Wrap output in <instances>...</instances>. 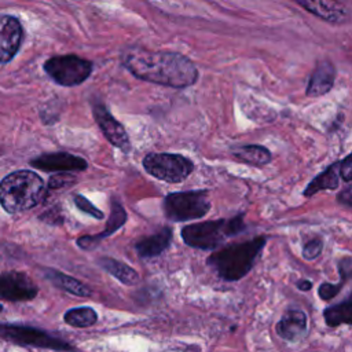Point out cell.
<instances>
[{
  "mask_svg": "<svg viewBox=\"0 0 352 352\" xmlns=\"http://www.w3.org/2000/svg\"><path fill=\"white\" fill-rule=\"evenodd\" d=\"M323 249V242L320 239H312L308 243H305L302 249V257L305 260H314L316 258Z\"/></svg>",
  "mask_w": 352,
  "mask_h": 352,
  "instance_id": "obj_27",
  "label": "cell"
},
{
  "mask_svg": "<svg viewBox=\"0 0 352 352\" xmlns=\"http://www.w3.org/2000/svg\"><path fill=\"white\" fill-rule=\"evenodd\" d=\"M0 338L10 341L21 346H33L41 349H54V351H72L74 349L67 341L37 327L12 324V323H0Z\"/></svg>",
  "mask_w": 352,
  "mask_h": 352,
  "instance_id": "obj_8",
  "label": "cell"
},
{
  "mask_svg": "<svg viewBox=\"0 0 352 352\" xmlns=\"http://www.w3.org/2000/svg\"><path fill=\"white\" fill-rule=\"evenodd\" d=\"M92 113H94V118H95L98 126L100 128V131L103 132L104 138L114 147L122 150L124 153H129L131 143H129L128 133H126L125 128L122 126V124H120L114 118V116L107 110V107L103 103L96 102L92 104Z\"/></svg>",
  "mask_w": 352,
  "mask_h": 352,
  "instance_id": "obj_10",
  "label": "cell"
},
{
  "mask_svg": "<svg viewBox=\"0 0 352 352\" xmlns=\"http://www.w3.org/2000/svg\"><path fill=\"white\" fill-rule=\"evenodd\" d=\"M243 230V214H238L230 219L199 221L184 226L180 235L184 243L194 249L214 250L224 241L241 234Z\"/></svg>",
  "mask_w": 352,
  "mask_h": 352,
  "instance_id": "obj_4",
  "label": "cell"
},
{
  "mask_svg": "<svg viewBox=\"0 0 352 352\" xmlns=\"http://www.w3.org/2000/svg\"><path fill=\"white\" fill-rule=\"evenodd\" d=\"M126 221V212L124 209V206L121 204H118L117 201L111 202V213L110 217L107 220V224L104 227V230L100 234L96 235H82L80 236L76 242L77 246L81 248L82 250H92L95 249L102 239L113 235L118 228H121Z\"/></svg>",
  "mask_w": 352,
  "mask_h": 352,
  "instance_id": "obj_14",
  "label": "cell"
},
{
  "mask_svg": "<svg viewBox=\"0 0 352 352\" xmlns=\"http://www.w3.org/2000/svg\"><path fill=\"white\" fill-rule=\"evenodd\" d=\"M44 195V182L33 170H15L0 182V205L7 213L29 210L38 205Z\"/></svg>",
  "mask_w": 352,
  "mask_h": 352,
  "instance_id": "obj_3",
  "label": "cell"
},
{
  "mask_svg": "<svg viewBox=\"0 0 352 352\" xmlns=\"http://www.w3.org/2000/svg\"><path fill=\"white\" fill-rule=\"evenodd\" d=\"M1 311H3V305L0 304V314H1Z\"/></svg>",
  "mask_w": 352,
  "mask_h": 352,
  "instance_id": "obj_33",
  "label": "cell"
},
{
  "mask_svg": "<svg viewBox=\"0 0 352 352\" xmlns=\"http://www.w3.org/2000/svg\"><path fill=\"white\" fill-rule=\"evenodd\" d=\"M315 16L334 25L348 21V10L337 0H293Z\"/></svg>",
  "mask_w": 352,
  "mask_h": 352,
  "instance_id": "obj_13",
  "label": "cell"
},
{
  "mask_svg": "<svg viewBox=\"0 0 352 352\" xmlns=\"http://www.w3.org/2000/svg\"><path fill=\"white\" fill-rule=\"evenodd\" d=\"M336 80V67L330 60H322L316 65L312 72L308 85H307V96L318 98L327 94L334 84Z\"/></svg>",
  "mask_w": 352,
  "mask_h": 352,
  "instance_id": "obj_16",
  "label": "cell"
},
{
  "mask_svg": "<svg viewBox=\"0 0 352 352\" xmlns=\"http://www.w3.org/2000/svg\"><path fill=\"white\" fill-rule=\"evenodd\" d=\"M121 63L139 80L176 89L194 85L199 76L190 58L173 51L129 47L121 52Z\"/></svg>",
  "mask_w": 352,
  "mask_h": 352,
  "instance_id": "obj_1",
  "label": "cell"
},
{
  "mask_svg": "<svg viewBox=\"0 0 352 352\" xmlns=\"http://www.w3.org/2000/svg\"><path fill=\"white\" fill-rule=\"evenodd\" d=\"M23 40V29L18 18L0 15V65L10 62Z\"/></svg>",
  "mask_w": 352,
  "mask_h": 352,
  "instance_id": "obj_12",
  "label": "cell"
},
{
  "mask_svg": "<svg viewBox=\"0 0 352 352\" xmlns=\"http://www.w3.org/2000/svg\"><path fill=\"white\" fill-rule=\"evenodd\" d=\"M44 72L62 87H76L82 84L92 73L94 63L74 54L51 56L44 62Z\"/></svg>",
  "mask_w": 352,
  "mask_h": 352,
  "instance_id": "obj_6",
  "label": "cell"
},
{
  "mask_svg": "<svg viewBox=\"0 0 352 352\" xmlns=\"http://www.w3.org/2000/svg\"><path fill=\"white\" fill-rule=\"evenodd\" d=\"M231 155L238 161L252 165V166H263L271 162L272 155L271 151L260 144H242L234 146L231 150Z\"/></svg>",
  "mask_w": 352,
  "mask_h": 352,
  "instance_id": "obj_19",
  "label": "cell"
},
{
  "mask_svg": "<svg viewBox=\"0 0 352 352\" xmlns=\"http://www.w3.org/2000/svg\"><path fill=\"white\" fill-rule=\"evenodd\" d=\"M164 214L172 221L198 220L210 210L208 190H188L170 192L164 198Z\"/></svg>",
  "mask_w": 352,
  "mask_h": 352,
  "instance_id": "obj_5",
  "label": "cell"
},
{
  "mask_svg": "<svg viewBox=\"0 0 352 352\" xmlns=\"http://www.w3.org/2000/svg\"><path fill=\"white\" fill-rule=\"evenodd\" d=\"M352 155L348 154L344 160L340 161V176L345 183L352 180Z\"/></svg>",
  "mask_w": 352,
  "mask_h": 352,
  "instance_id": "obj_28",
  "label": "cell"
},
{
  "mask_svg": "<svg viewBox=\"0 0 352 352\" xmlns=\"http://www.w3.org/2000/svg\"><path fill=\"white\" fill-rule=\"evenodd\" d=\"M98 264L110 275H113L116 279H118L121 283L126 286L136 285L139 282V274L129 267L128 264L118 261L111 257H100L98 260Z\"/></svg>",
  "mask_w": 352,
  "mask_h": 352,
  "instance_id": "obj_21",
  "label": "cell"
},
{
  "mask_svg": "<svg viewBox=\"0 0 352 352\" xmlns=\"http://www.w3.org/2000/svg\"><path fill=\"white\" fill-rule=\"evenodd\" d=\"M74 182H76V177L73 175H70L69 172H59L50 177L48 187L50 188H62V187H67V186L73 184Z\"/></svg>",
  "mask_w": 352,
  "mask_h": 352,
  "instance_id": "obj_26",
  "label": "cell"
},
{
  "mask_svg": "<svg viewBox=\"0 0 352 352\" xmlns=\"http://www.w3.org/2000/svg\"><path fill=\"white\" fill-rule=\"evenodd\" d=\"M338 270H340V274H341V279L348 280L351 278V274H352V260H351L349 256H345L344 258L340 260Z\"/></svg>",
  "mask_w": 352,
  "mask_h": 352,
  "instance_id": "obj_29",
  "label": "cell"
},
{
  "mask_svg": "<svg viewBox=\"0 0 352 352\" xmlns=\"http://www.w3.org/2000/svg\"><path fill=\"white\" fill-rule=\"evenodd\" d=\"M340 161L327 166L323 172L316 175L304 188L302 195L309 198L322 190H336L340 186Z\"/></svg>",
  "mask_w": 352,
  "mask_h": 352,
  "instance_id": "obj_18",
  "label": "cell"
},
{
  "mask_svg": "<svg viewBox=\"0 0 352 352\" xmlns=\"http://www.w3.org/2000/svg\"><path fill=\"white\" fill-rule=\"evenodd\" d=\"M144 170L158 180L168 183H182L194 170V162L173 153H150L143 158Z\"/></svg>",
  "mask_w": 352,
  "mask_h": 352,
  "instance_id": "obj_7",
  "label": "cell"
},
{
  "mask_svg": "<svg viewBox=\"0 0 352 352\" xmlns=\"http://www.w3.org/2000/svg\"><path fill=\"white\" fill-rule=\"evenodd\" d=\"M63 320L66 324H69L72 327L85 329V327H91L92 324L96 323L98 314L91 307H76V308H70L69 311L65 312Z\"/></svg>",
  "mask_w": 352,
  "mask_h": 352,
  "instance_id": "obj_23",
  "label": "cell"
},
{
  "mask_svg": "<svg viewBox=\"0 0 352 352\" xmlns=\"http://www.w3.org/2000/svg\"><path fill=\"white\" fill-rule=\"evenodd\" d=\"M265 243V235H260L239 243H231L212 253L206 263L221 279L230 282L238 280L254 267V263L260 257Z\"/></svg>",
  "mask_w": 352,
  "mask_h": 352,
  "instance_id": "obj_2",
  "label": "cell"
},
{
  "mask_svg": "<svg viewBox=\"0 0 352 352\" xmlns=\"http://www.w3.org/2000/svg\"><path fill=\"white\" fill-rule=\"evenodd\" d=\"M30 165L44 172H78L88 168V162L84 158L65 151L41 154L33 158Z\"/></svg>",
  "mask_w": 352,
  "mask_h": 352,
  "instance_id": "obj_11",
  "label": "cell"
},
{
  "mask_svg": "<svg viewBox=\"0 0 352 352\" xmlns=\"http://www.w3.org/2000/svg\"><path fill=\"white\" fill-rule=\"evenodd\" d=\"M38 293L33 280L19 271L0 274V298L7 301H29Z\"/></svg>",
  "mask_w": 352,
  "mask_h": 352,
  "instance_id": "obj_9",
  "label": "cell"
},
{
  "mask_svg": "<svg viewBox=\"0 0 352 352\" xmlns=\"http://www.w3.org/2000/svg\"><path fill=\"white\" fill-rule=\"evenodd\" d=\"M297 287L301 290V292H307L312 287V282L311 280H307V279H302V280H298L297 282Z\"/></svg>",
  "mask_w": 352,
  "mask_h": 352,
  "instance_id": "obj_32",
  "label": "cell"
},
{
  "mask_svg": "<svg viewBox=\"0 0 352 352\" xmlns=\"http://www.w3.org/2000/svg\"><path fill=\"white\" fill-rule=\"evenodd\" d=\"M44 276L54 286H56L70 294H74L78 297H89L92 294V290L85 283H82L81 280H78L70 275L60 272V271L47 268V270H44Z\"/></svg>",
  "mask_w": 352,
  "mask_h": 352,
  "instance_id": "obj_20",
  "label": "cell"
},
{
  "mask_svg": "<svg viewBox=\"0 0 352 352\" xmlns=\"http://www.w3.org/2000/svg\"><path fill=\"white\" fill-rule=\"evenodd\" d=\"M345 282H346V280H344V279H341L338 283H327V282H324V283H322V285L319 286L318 294L320 296L322 300L329 301V300L334 298V297L341 292V289H342V286H344Z\"/></svg>",
  "mask_w": 352,
  "mask_h": 352,
  "instance_id": "obj_25",
  "label": "cell"
},
{
  "mask_svg": "<svg viewBox=\"0 0 352 352\" xmlns=\"http://www.w3.org/2000/svg\"><path fill=\"white\" fill-rule=\"evenodd\" d=\"M276 334L285 341H297L307 333V315L301 309H287L275 326Z\"/></svg>",
  "mask_w": 352,
  "mask_h": 352,
  "instance_id": "obj_15",
  "label": "cell"
},
{
  "mask_svg": "<svg viewBox=\"0 0 352 352\" xmlns=\"http://www.w3.org/2000/svg\"><path fill=\"white\" fill-rule=\"evenodd\" d=\"M323 318L329 327L349 324L352 320V297L348 296L342 302L327 307L323 311Z\"/></svg>",
  "mask_w": 352,
  "mask_h": 352,
  "instance_id": "obj_22",
  "label": "cell"
},
{
  "mask_svg": "<svg viewBox=\"0 0 352 352\" xmlns=\"http://www.w3.org/2000/svg\"><path fill=\"white\" fill-rule=\"evenodd\" d=\"M172 241V228L164 227L158 232L140 238L135 243V249L138 254L143 258H151L160 256L162 252L168 249Z\"/></svg>",
  "mask_w": 352,
  "mask_h": 352,
  "instance_id": "obj_17",
  "label": "cell"
},
{
  "mask_svg": "<svg viewBox=\"0 0 352 352\" xmlns=\"http://www.w3.org/2000/svg\"><path fill=\"white\" fill-rule=\"evenodd\" d=\"M40 219H43V221H47L51 224H62V221H63V217L59 214V209L55 210V208H52L48 212H45L44 214H41Z\"/></svg>",
  "mask_w": 352,
  "mask_h": 352,
  "instance_id": "obj_30",
  "label": "cell"
},
{
  "mask_svg": "<svg viewBox=\"0 0 352 352\" xmlns=\"http://www.w3.org/2000/svg\"><path fill=\"white\" fill-rule=\"evenodd\" d=\"M74 205L84 213H88L89 216H92L96 220H102L104 217V213L102 210H99L91 201H88L84 195L77 194L74 195Z\"/></svg>",
  "mask_w": 352,
  "mask_h": 352,
  "instance_id": "obj_24",
  "label": "cell"
},
{
  "mask_svg": "<svg viewBox=\"0 0 352 352\" xmlns=\"http://www.w3.org/2000/svg\"><path fill=\"white\" fill-rule=\"evenodd\" d=\"M338 202L346 208L352 206V188L349 186H346L344 190H341V192L337 195Z\"/></svg>",
  "mask_w": 352,
  "mask_h": 352,
  "instance_id": "obj_31",
  "label": "cell"
}]
</instances>
